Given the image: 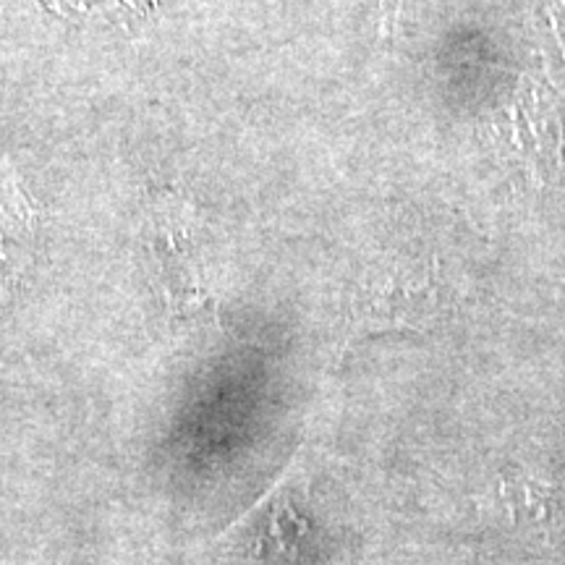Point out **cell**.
Returning <instances> with one entry per match:
<instances>
[{
	"label": "cell",
	"mask_w": 565,
	"mask_h": 565,
	"mask_svg": "<svg viewBox=\"0 0 565 565\" xmlns=\"http://www.w3.org/2000/svg\"><path fill=\"white\" fill-rule=\"evenodd\" d=\"M445 312V282L435 257L393 252L372 259L353 280L345 301L351 335L422 333Z\"/></svg>",
	"instance_id": "1"
},
{
	"label": "cell",
	"mask_w": 565,
	"mask_h": 565,
	"mask_svg": "<svg viewBox=\"0 0 565 565\" xmlns=\"http://www.w3.org/2000/svg\"><path fill=\"white\" fill-rule=\"evenodd\" d=\"M508 137L532 186L542 189L561 175L565 118L561 97L555 95L550 82L526 74L515 84L508 105Z\"/></svg>",
	"instance_id": "2"
},
{
	"label": "cell",
	"mask_w": 565,
	"mask_h": 565,
	"mask_svg": "<svg viewBox=\"0 0 565 565\" xmlns=\"http://www.w3.org/2000/svg\"><path fill=\"white\" fill-rule=\"evenodd\" d=\"M152 257L171 307L179 312L202 309V303L207 301V282H204L202 263L196 259L186 228L179 223H162V228L158 225Z\"/></svg>",
	"instance_id": "3"
},
{
	"label": "cell",
	"mask_w": 565,
	"mask_h": 565,
	"mask_svg": "<svg viewBox=\"0 0 565 565\" xmlns=\"http://www.w3.org/2000/svg\"><path fill=\"white\" fill-rule=\"evenodd\" d=\"M38 215L19 183L0 186V291H9L34 254Z\"/></svg>",
	"instance_id": "4"
},
{
	"label": "cell",
	"mask_w": 565,
	"mask_h": 565,
	"mask_svg": "<svg viewBox=\"0 0 565 565\" xmlns=\"http://www.w3.org/2000/svg\"><path fill=\"white\" fill-rule=\"evenodd\" d=\"M536 13L545 24L547 38L553 42V51L557 58V84L565 92V0H534Z\"/></svg>",
	"instance_id": "5"
},
{
	"label": "cell",
	"mask_w": 565,
	"mask_h": 565,
	"mask_svg": "<svg viewBox=\"0 0 565 565\" xmlns=\"http://www.w3.org/2000/svg\"><path fill=\"white\" fill-rule=\"evenodd\" d=\"M398 6H401V0H383V9H385L387 17H393L391 11H398Z\"/></svg>",
	"instance_id": "6"
}]
</instances>
